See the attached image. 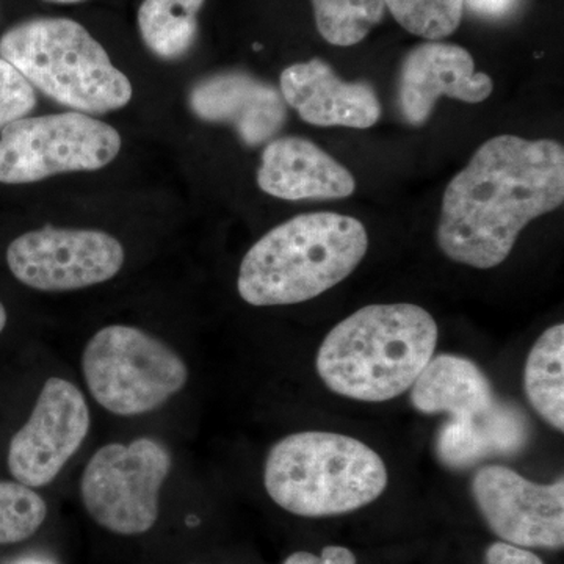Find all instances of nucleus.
Here are the masks:
<instances>
[{
  "instance_id": "9d476101",
  "label": "nucleus",
  "mask_w": 564,
  "mask_h": 564,
  "mask_svg": "<svg viewBox=\"0 0 564 564\" xmlns=\"http://www.w3.org/2000/svg\"><path fill=\"white\" fill-rule=\"evenodd\" d=\"M84 393L61 377L47 378L28 422L11 437L7 466L13 480L43 488L58 477L90 432Z\"/></svg>"
},
{
  "instance_id": "6e6552de",
  "label": "nucleus",
  "mask_w": 564,
  "mask_h": 564,
  "mask_svg": "<svg viewBox=\"0 0 564 564\" xmlns=\"http://www.w3.org/2000/svg\"><path fill=\"white\" fill-rule=\"evenodd\" d=\"M121 144L117 129L80 111L20 118L0 131V182L33 184L96 172L117 159Z\"/></svg>"
},
{
  "instance_id": "2eb2a0df",
  "label": "nucleus",
  "mask_w": 564,
  "mask_h": 564,
  "mask_svg": "<svg viewBox=\"0 0 564 564\" xmlns=\"http://www.w3.org/2000/svg\"><path fill=\"white\" fill-rule=\"evenodd\" d=\"M256 181L267 195L285 202L343 199L356 191L355 177L345 166L300 137L269 141Z\"/></svg>"
},
{
  "instance_id": "20e7f679",
  "label": "nucleus",
  "mask_w": 564,
  "mask_h": 564,
  "mask_svg": "<svg viewBox=\"0 0 564 564\" xmlns=\"http://www.w3.org/2000/svg\"><path fill=\"white\" fill-rule=\"evenodd\" d=\"M263 486L289 513L329 518L375 502L388 486V469L373 448L355 437L293 433L270 448Z\"/></svg>"
},
{
  "instance_id": "5701e85b",
  "label": "nucleus",
  "mask_w": 564,
  "mask_h": 564,
  "mask_svg": "<svg viewBox=\"0 0 564 564\" xmlns=\"http://www.w3.org/2000/svg\"><path fill=\"white\" fill-rule=\"evenodd\" d=\"M35 107L32 85L20 70L0 57V131L10 122L28 117Z\"/></svg>"
},
{
  "instance_id": "412c9836",
  "label": "nucleus",
  "mask_w": 564,
  "mask_h": 564,
  "mask_svg": "<svg viewBox=\"0 0 564 564\" xmlns=\"http://www.w3.org/2000/svg\"><path fill=\"white\" fill-rule=\"evenodd\" d=\"M47 505L33 488L20 481H0V545L33 536L46 521Z\"/></svg>"
},
{
  "instance_id": "a878e982",
  "label": "nucleus",
  "mask_w": 564,
  "mask_h": 564,
  "mask_svg": "<svg viewBox=\"0 0 564 564\" xmlns=\"http://www.w3.org/2000/svg\"><path fill=\"white\" fill-rule=\"evenodd\" d=\"M518 2L519 0H464V6L478 17L497 20L507 17Z\"/></svg>"
},
{
  "instance_id": "b1692460",
  "label": "nucleus",
  "mask_w": 564,
  "mask_h": 564,
  "mask_svg": "<svg viewBox=\"0 0 564 564\" xmlns=\"http://www.w3.org/2000/svg\"><path fill=\"white\" fill-rule=\"evenodd\" d=\"M485 564H544L530 549L497 541L486 549Z\"/></svg>"
},
{
  "instance_id": "39448f33",
  "label": "nucleus",
  "mask_w": 564,
  "mask_h": 564,
  "mask_svg": "<svg viewBox=\"0 0 564 564\" xmlns=\"http://www.w3.org/2000/svg\"><path fill=\"white\" fill-rule=\"evenodd\" d=\"M0 57L47 98L80 113L128 106L132 84L91 33L68 18H35L0 36Z\"/></svg>"
},
{
  "instance_id": "aec40b11",
  "label": "nucleus",
  "mask_w": 564,
  "mask_h": 564,
  "mask_svg": "<svg viewBox=\"0 0 564 564\" xmlns=\"http://www.w3.org/2000/svg\"><path fill=\"white\" fill-rule=\"evenodd\" d=\"M315 22L334 46L361 43L384 17V0H313Z\"/></svg>"
},
{
  "instance_id": "423d86ee",
  "label": "nucleus",
  "mask_w": 564,
  "mask_h": 564,
  "mask_svg": "<svg viewBox=\"0 0 564 564\" xmlns=\"http://www.w3.org/2000/svg\"><path fill=\"white\" fill-rule=\"evenodd\" d=\"M82 373L93 399L121 417L159 410L188 381V367L180 352L129 325L106 326L88 340Z\"/></svg>"
},
{
  "instance_id": "1a4fd4ad",
  "label": "nucleus",
  "mask_w": 564,
  "mask_h": 564,
  "mask_svg": "<svg viewBox=\"0 0 564 564\" xmlns=\"http://www.w3.org/2000/svg\"><path fill=\"white\" fill-rule=\"evenodd\" d=\"M120 240L96 229H43L17 237L7 265L21 284L40 292H70L113 280L124 265Z\"/></svg>"
},
{
  "instance_id": "0eeeda50",
  "label": "nucleus",
  "mask_w": 564,
  "mask_h": 564,
  "mask_svg": "<svg viewBox=\"0 0 564 564\" xmlns=\"http://www.w3.org/2000/svg\"><path fill=\"white\" fill-rule=\"evenodd\" d=\"M172 467V452L152 437L104 445L82 474L85 510L111 533L135 536L150 532L158 522L162 486Z\"/></svg>"
},
{
  "instance_id": "a211bd4d",
  "label": "nucleus",
  "mask_w": 564,
  "mask_h": 564,
  "mask_svg": "<svg viewBox=\"0 0 564 564\" xmlns=\"http://www.w3.org/2000/svg\"><path fill=\"white\" fill-rule=\"evenodd\" d=\"M527 399L541 417L564 432V325L551 326L534 343L524 369Z\"/></svg>"
},
{
  "instance_id": "cd10ccee",
  "label": "nucleus",
  "mask_w": 564,
  "mask_h": 564,
  "mask_svg": "<svg viewBox=\"0 0 564 564\" xmlns=\"http://www.w3.org/2000/svg\"><path fill=\"white\" fill-rule=\"evenodd\" d=\"M7 323H9V314H7L6 306L0 302V334L6 332Z\"/></svg>"
},
{
  "instance_id": "9b49d317",
  "label": "nucleus",
  "mask_w": 564,
  "mask_h": 564,
  "mask_svg": "<svg viewBox=\"0 0 564 564\" xmlns=\"http://www.w3.org/2000/svg\"><path fill=\"white\" fill-rule=\"evenodd\" d=\"M470 492L486 525L503 543L524 549L564 545V478L534 484L510 467L491 464L474 475Z\"/></svg>"
},
{
  "instance_id": "4468645a",
  "label": "nucleus",
  "mask_w": 564,
  "mask_h": 564,
  "mask_svg": "<svg viewBox=\"0 0 564 564\" xmlns=\"http://www.w3.org/2000/svg\"><path fill=\"white\" fill-rule=\"evenodd\" d=\"M280 91L307 124L369 129L381 117V104L369 84L339 79L321 58L282 70Z\"/></svg>"
},
{
  "instance_id": "c85d7f7f",
  "label": "nucleus",
  "mask_w": 564,
  "mask_h": 564,
  "mask_svg": "<svg viewBox=\"0 0 564 564\" xmlns=\"http://www.w3.org/2000/svg\"><path fill=\"white\" fill-rule=\"evenodd\" d=\"M46 2H54V3H79V2H85V0H46Z\"/></svg>"
},
{
  "instance_id": "f8f14e48",
  "label": "nucleus",
  "mask_w": 564,
  "mask_h": 564,
  "mask_svg": "<svg viewBox=\"0 0 564 564\" xmlns=\"http://www.w3.org/2000/svg\"><path fill=\"white\" fill-rule=\"evenodd\" d=\"M494 82L477 73L473 55L456 44H419L404 58L399 82V106L404 121L422 126L441 96L480 104L491 96Z\"/></svg>"
},
{
  "instance_id": "f03ea898",
  "label": "nucleus",
  "mask_w": 564,
  "mask_h": 564,
  "mask_svg": "<svg viewBox=\"0 0 564 564\" xmlns=\"http://www.w3.org/2000/svg\"><path fill=\"white\" fill-rule=\"evenodd\" d=\"M437 344L433 315L417 304H370L337 323L315 367L323 384L358 402H389L410 391Z\"/></svg>"
},
{
  "instance_id": "dca6fc26",
  "label": "nucleus",
  "mask_w": 564,
  "mask_h": 564,
  "mask_svg": "<svg viewBox=\"0 0 564 564\" xmlns=\"http://www.w3.org/2000/svg\"><path fill=\"white\" fill-rule=\"evenodd\" d=\"M532 430L524 410L497 399L486 413L441 426L434 441L437 458L448 469L463 470L496 456H513L529 444Z\"/></svg>"
},
{
  "instance_id": "f257e3e1",
  "label": "nucleus",
  "mask_w": 564,
  "mask_h": 564,
  "mask_svg": "<svg viewBox=\"0 0 564 564\" xmlns=\"http://www.w3.org/2000/svg\"><path fill=\"white\" fill-rule=\"evenodd\" d=\"M563 202L558 141L494 137L445 188L437 245L452 261L494 269L510 256L530 221Z\"/></svg>"
},
{
  "instance_id": "393cba45",
  "label": "nucleus",
  "mask_w": 564,
  "mask_h": 564,
  "mask_svg": "<svg viewBox=\"0 0 564 564\" xmlns=\"http://www.w3.org/2000/svg\"><path fill=\"white\" fill-rule=\"evenodd\" d=\"M282 564H358L356 555L343 545H326L321 555L313 552H295Z\"/></svg>"
},
{
  "instance_id": "ddd939ff",
  "label": "nucleus",
  "mask_w": 564,
  "mask_h": 564,
  "mask_svg": "<svg viewBox=\"0 0 564 564\" xmlns=\"http://www.w3.org/2000/svg\"><path fill=\"white\" fill-rule=\"evenodd\" d=\"M188 106L202 121L231 126L250 148L272 141L288 121V104L281 91L240 70L196 82Z\"/></svg>"
},
{
  "instance_id": "4be33fe9",
  "label": "nucleus",
  "mask_w": 564,
  "mask_h": 564,
  "mask_svg": "<svg viewBox=\"0 0 564 564\" xmlns=\"http://www.w3.org/2000/svg\"><path fill=\"white\" fill-rule=\"evenodd\" d=\"M397 22L426 40H441L458 29L464 0H384Z\"/></svg>"
},
{
  "instance_id": "bb28decb",
  "label": "nucleus",
  "mask_w": 564,
  "mask_h": 564,
  "mask_svg": "<svg viewBox=\"0 0 564 564\" xmlns=\"http://www.w3.org/2000/svg\"><path fill=\"white\" fill-rule=\"evenodd\" d=\"M11 564H55L51 560L43 558V556H25V558L17 560Z\"/></svg>"
},
{
  "instance_id": "7ed1b4c3",
  "label": "nucleus",
  "mask_w": 564,
  "mask_h": 564,
  "mask_svg": "<svg viewBox=\"0 0 564 564\" xmlns=\"http://www.w3.org/2000/svg\"><path fill=\"white\" fill-rule=\"evenodd\" d=\"M367 250L369 236L356 218L299 215L252 245L240 263L237 291L256 307L310 302L347 280Z\"/></svg>"
},
{
  "instance_id": "f3484780",
  "label": "nucleus",
  "mask_w": 564,
  "mask_h": 564,
  "mask_svg": "<svg viewBox=\"0 0 564 564\" xmlns=\"http://www.w3.org/2000/svg\"><path fill=\"white\" fill-rule=\"evenodd\" d=\"M410 391L419 413L447 414L451 421L477 417L499 399L484 370L456 355L430 359Z\"/></svg>"
},
{
  "instance_id": "6ab92c4d",
  "label": "nucleus",
  "mask_w": 564,
  "mask_h": 564,
  "mask_svg": "<svg viewBox=\"0 0 564 564\" xmlns=\"http://www.w3.org/2000/svg\"><path fill=\"white\" fill-rule=\"evenodd\" d=\"M206 0H143L137 14L144 46L162 61H180L198 36V14Z\"/></svg>"
}]
</instances>
